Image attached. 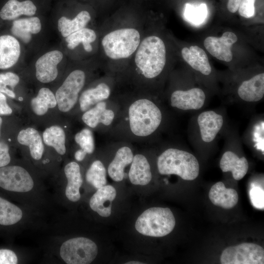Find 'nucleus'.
<instances>
[{
  "label": "nucleus",
  "mask_w": 264,
  "mask_h": 264,
  "mask_svg": "<svg viewBox=\"0 0 264 264\" xmlns=\"http://www.w3.org/2000/svg\"><path fill=\"white\" fill-rule=\"evenodd\" d=\"M149 25L138 16L114 17L100 25L98 59L104 72L118 78L138 48Z\"/></svg>",
  "instance_id": "nucleus-1"
},
{
  "label": "nucleus",
  "mask_w": 264,
  "mask_h": 264,
  "mask_svg": "<svg viewBox=\"0 0 264 264\" xmlns=\"http://www.w3.org/2000/svg\"><path fill=\"white\" fill-rule=\"evenodd\" d=\"M167 51L164 41L150 31L148 25L141 42L125 70L118 78L120 85L150 94L152 83L165 70Z\"/></svg>",
  "instance_id": "nucleus-2"
},
{
  "label": "nucleus",
  "mask_w": 264,
  "mask_h": 264,
  "mask_svg": "<svg viewBox=\"0 0 264 264\" xmlns=\"http://www.w3.org/2000/svg\"><path fill=\"white\" fill-rule=\"evenodd\" d=\"M126 100V105L121 108L114 124L116 127L120 126L126 138L145 140L161 126L162 112L149 93L132 90V94Z\"/></svg>",
  "instance_id": "nucleus-3"
},
{
  "label": "nucleus",
  "mask_w": 264,
  "mask_h": 264,
  "mask_svg": "<svg viewBox=\"0 0 264 264\" xmlns=\"http://www.w3.org/2000/svg\"><path fill=\"white\" fill-rule=\"evenodd\" d=\"M157 166L162 175H175L186 180H193L199 175V165L192 154L176 148H170L158 157Z\"/></svg>",
  "instance_id": "nucleus-4"
},
{
  "label": "nucleus",
  "mask_w": 264,
  "mask_h": 264,
  "mask_svg": "<svg viewBox=\"0 0 264 264\" xmlns=\"http://www.w3.org/2000/svg\"><path fill=\"white\" fill-rule=\"evenodd\" d=\"M175 225V218L170 208L151 207L138 217L135 228L143 235L162 237L170 234Z\"/></svg>",
  "instance_id": "nucleus-5"
},
{
  "label": "nucleus",
  "mask_w": 264,
  "mask_h": 264,
  "mask_svg": "<svg viewBox=\"0 0 264 264\" xmlns=\"http://www.w3.org/2000/svg\"><path fill=\"white\" fill-rule=\"evenodd\" d=\"M98 247L90 239L77 237L69 239L63 243L60 254L67 264H89L96 258Z\"/></svg>",
  "instance_id": "nucleus-6"
},
{
  "label": "nucleus",
  "mask_w": 264,
  "mask_h": 264,
  "mask_svg": "<svg viewBox=\"0 0 264 264\" xmlns=\"http://www.w3.org/2000/svg\"><path fill=\"white\" fill-rule=\"evenodd\" d=\"M86 78V72L81 68L75 69L68 74L55 94L57 105L61 111L66 112L73 108L85 85Z\"/></svg>",
  "instance_id": "nucleus-7"
},
{
  "label": "nucleus",
  "mask_w": 264,
  "mask_h": 264,
  "mask_svg": "<svg viewBox=\"0 0 264 264\" xmlns=\"http://www.w3.org/2000/svg\"><path fill=\"white\" fill-rule=\"evenodd\" d=\"M119 84L116 78L111 74L104 72L93 87L81 93L78 101L80 109L84 112L95 105L114 97Z\"/></svg>",
  "instance_id": "nucleus-8"
},
{
  "label": "nucleus",
  "mask_w": 264,
  "mask_h": 264,
  "mask_svg": "<svg viewBox=\"0 0 264 264\" xmlns=\"http://www.w3.org/2000/svg\"><path fill=\"white\" fill-rule=\"evenodd\" d=\"M114 97L99 102L85 111L82 116L83 122L91 129L100 126L104 129L112 127L121 108Z\"/></svg>",
  "instance_id": "nucleus-9"
},
{
  "label": "nucleus",
  "mask_w": 264,
  "mask_h": 264,
  "mask_svg": "<svg viewBox=\"0 0 264 264\" xmlns=\"http://www.w3.org/2000/svg\"><path fill=\"white\" fill-rule=\"evenodd\" d=\"M220 261L222 264H263L264 250L255 243H242L225 248Z\"/></svg>",
  "instance_id": "nucleus-10"
},
{
  "label": "nucleus",
  "mask_w": 264,
  "mask_h": 264,
  "mask_svg": "<svg viewBox=\"0 0 264 264\" xmlns=\"http://www.w3.org/2000/svg\"><path fill=\"white\" fill-rule=\"evenodd\" d=\"M0 187L9 191L24 193L33 189L34 181L23 167L5 166L0 167Z\"/></svg>",
  "instance_id": "nucleus-11"
},
{
  "label": "nucleus",
  "mask_w": 264,
  "mask_h": 264,
  "mask_svg": "<svg viewBox=\"0 0 264 264\" xmlns=\"http://www.w3.org/2000/svg\"><path fill=\"white\" fill-rule=\"evenodd\" d=\"M237 40L238 37L234 33L227 31L220 37H207L203 44L206 49L213 57L219 60L229 62L233 59L231 47Z\"/></svg>",
  "instance_id": "nucleus-12"
},
{
  "label": "nucleus",
  "mask_w": 264,
  "mask_h": 264,
  "mask_svg": "<svg viewBox=\"0 0 264 264\" xmlns=\"http://www.w3.org/2000/svg\"><path fill=\"white\" fill-rule=\"evenodd\" d=\"M204 92L194 88L186 90H175L170 95L171 107L183 110H197L201 109L205 101Z\"/></svg>",
  "instance_id": "nucleus-13"
},
{
  "label": "nucleus",
  "mask_w": 264,
  "mask_h": 264,
  "mask_svg": "<svg viewBox=\"0 0 264 264\" xmlns=\"http://www.w3.org/2000/svg\"><path fill=\"white\" fill-rule=\"evenodd\" d=\"M63 58L62 52L57 50L48 52L41 56L35 64L37 80L43 83L54 81L58 76L57 65Z\"/></svg>",
  "instance_id": "nucleus-14"
},
{
  "label": "nucleus",
  "mask_w": 264,
  "mask_h": 264,
  "mask_svg": "<svg viewBox=\"0 0 264 264\" xmlns=\"http://www.w3.org/2000/svg\"><path fill=\"white\" fill-rule=\"evenodd\" d=\"M202 140L206 143L213 141L221 129L223 119L221 115L213 110L201 112L198 117Z\"/></svg>",
  "instance_id": "nucleus-15"
},
{
  "label": "nucleus",
  "mask_w": 264,
  "mask_h": 264,
  "mask_svg": "<svg viewBox=\"0 0 264 264\" xmlns=\"http://www.w3.org/2000/svg\"><path fill=\"white\" fill-rule=\"evenodd\" d=\"M116 196V191L111 185H105L97 189L90 199V208L102 217H108L111 213L112 202Z\"/></svg>",
  "instance_id": "nucleus-16"
},
{
  "label": "nucleus",
  "mask_w": 264,
  "mask_h": 264,
  "mask_svg": "<svg viewBox=\"0 0 264 264\" xmlns=\"http://www.w3.org/2000/svg\"><path fill=\"white\" fill-rule=\"evenodd\" d=\"M116 151L114 158L108 167V173L114 181H121L124 177L126 166L131 164L134 156L128 144H123Z\"/></svg>",
  "instance_id": "nucleus-17"
},
{
  "label": "nucleus",
  "mask_w": 264,
  "mask_h": 264,
  "mask_svg": "<svg viewBox=\"0 0 264 264\" xmlns=\"http://www.w3.org/2000/svg\"><path fill=\"white\" fill-rule=\"evenodd\" d=\"M129 171L131 182L136 185H146L152 178L150 163L146 157L141 154L134 155Z\"/></svg>",
  "instance_id": "nucleus-18"
},
{
  "label": "nucleus",
  "mask_w": 264,
  "mask_h": 264,
  "mask_svg": "<svg viewBox=\"0 0 264 264\" xmlns=\"http://www.w3.org/2000/svg\"><path fill=\"white\" fill-rule=\"evenodd\" d=\"M21 54L18 41L14 37L5 35L0 36V69H7L13 66Z\"/></svg>",
  "instance_id": "nucleus-19"
},
{
  "label": "nucleus",
  "mask_w": 264,
  "mask_h": 264,
  "mask_svg": "<svg viewBox=\"0 0 264 264\" xmlns=\"http://www.w3.org/2000/svg\"><path fill=\"white\" fill-rule=\"evenodd\" d=\"M237 92L239 97L244 101L255 102L261 100L264 95V73L257 74L242 82Z\"/></svg>",
  "instance_id": "nucleus-20"
},
{
  "label": "nucleus",
  "mask_w": 264,
  "mask_h": 264,
  "mask_svg": "<svg viewBox=\"0 0 264 264\" xmlns=\"http://www.w3.org/2000/svg\"><path fill=\"white\" fill-rule=\"evenodd\" d=\"M209 198L213 204L226 209L233 208L239 199L237 191L226 188L222 182H217L211 187Z\"/></svg>",
  "instance_id": "nucleus-21"
},
{
  "label": "nucleus",
  "mask_w": 264,
  "mask_h": 264,
  "mask_svg": "<svg viewBox=\"0 0 264 264\" xmlns=\"http://www.w3.org/2000/svg\"><path fill=\"white\" fill-rule=\"evenodd\" d=\"M181 55L184 60L194 69L205 75L211 73L212 69L207 55L203 49L197 45L183 47Z\"/></svg>",
  "instance_id": "nucleus-22"
},
{
  "label": "nucleus",
  "mask_w": 264,
  "mask_h": 264,
  "mask_svg": "<svg viewBox=\"0 0 264 264\" xmlns=\"http://www.w3.org/2000/svg\"><path fill=\"white\" fill-rule=\"evenodd\" d=\"M65 40L67 47L70 50L82 45L86 52L91 53L93 50V44L99 43L98 32L86 27L71 33L65 38Z\"/></svg>",
  "instance_id": "nucleus-23"
},
{
  "label": "nucleus",
  "mask_w": 264,
  "mask_h": 264,
  "mask_svg": "<svg viewBox=\"0 0 264 264\" xmlns=\"http://www.w3.org/2000/svg\"><path fill=\"white\" fill-rule=\"evenodd\" d=\"M64 172L67 180L66 196L69 200L76 202L81 198L80 188L83 183L80 166L76 162H70L66 165Z\"/></svg>",
  "instance_id": "nucleus-24"
},
{
  "label": "nucleus",
  "mask_w": 264,
  "mask_h": 264,
  "mask_svg": "<svg viewBox=\"0 0 264 264\" xmlns=\"http://www.w3.org/2000/svg\"><path fill=\"white\" fill-rule=\"evenodd\" d=\"M220 166L223 172H231L236 180L242 179L246 174L248 163L245 157H239L231 151L225 152L220 160Z\"/></svg>",
  "instance_id": "nucleus-25"
},
{
  "label": "nucleus",
  "mask_w": 264,
  "mask_h": 264,
  "mask_svg": "<svg viewBox=\"0 0 264 264\" xmlns=\"http://www.w3.org/2000/svg\"><path fill=\"white\" fill-rule=\"evenodd\" d=\"M36 10L31 0H8L0 10V17L3 20H13L21 15L33 16Z\"/></svg>",
  "instance_id": "nucleus-26"
},
{
  "label": "nucleus",
  "mask_w": 264,
  "mask_h": 264,
  "mask_svg": "<svg viewBox=\"0 0 264 264\" xmlns=\"http://www.w3.org/2000/svg\"><path fill=\"white\" fill-rule=\"evenodd\" d=\"M17 140L21 144L29 147L33 159L38 160L42 157L44 146L42 137L36 129L29 127L22 130L18 133Z\"/></svg>",
  "instance_id": "nucleus-27"
},
{
  "label": "nucleus",
  "mask_w": 264,
  "mask_h": 264,
  "mask_svg": "<svg viewBox=\"0 0 264 264\" xmlns=\"http://www.w3.org/2000/svg\"><path fill=\"white\" fill-rule=\"evenodd\" d=\"M40 19L37 17L20 19L13 22L11 32L24 43H28L31 39V34H37L41 30Z\"/></svg>",
  "instance_id": "nucleus-28"
},
{
  "label": "nucleus",
  "mask_w": 264,
  "mask_h": 264,
  "mask_svg": "<svg viewBox=\"0 0 264 264\" xmlns=\"http://www.w3.org/2000/svg\"><path fill=\"white\" fill-rule=\"evenodd\" d=\"M91 20L89 12L83 10L72 19L65 16L61 17L58 21V29L62 36L66 38L71 33L86 27Z\"/></svg>",
  "instance_id": "nucleus-29"
},
{
  "label": "nucleus",
  "mask_w": 264,
  "mask_h": 264,
  "mask_svg": "<svg viewBox=\"0 0 264 264\" xmlns=\"http://www.w3.org/2000/svg\"><path fill=\"white\" fill-rule=\"evenodd\" d=\"M57 105L55 95L48 88H41L36 97L32 99L31 107L37 115L45 114L49 108H54Z\"/></svg>",
  "instance_id": "nucleus-30"
},
{
  "label": "nucleus",
  "mask_w": 264,
  "mask_h": 264,
  "mask_svg": "<svg viewBox=\"0 0 264 264\" xmlns=\"http://www.w3.org/2000/svg\"><path fill=\"white\" fill-rule=\"evenodd\" d=\"M43 138L45 145L53 147L59 154H65L66 134L62 127L54 125L46 128L43 132Z\"/></svg>",
  "instance_id": "nucleus-31"
},
{
  "label": "nucleus",
  "mask_w": 264,
  "mask_h": 264,
  "mask_svg": "<svg viewBox=\"0 0 264 264\" xmlns=\"http://www.w3.org/2000/svg\"><path fill=\"white\" fill-rule=\"evenodd\" d=\"M22 217V210L14 204L0 197V224L9 226L20 221Z\"/></svg>",
  "instance_id": "nucleus-32"
},
{
  "label": "nucleus",
  "mask_w": 264,
  "mask_h": 264,
  "mask_svg": "<svg viewBox=\"0 0 264 264\" xmlns=\"http://www.w3.org/2000/svg\"><path fill=\"white\" fill-rule=\"evenodd\" d=\"M107 172L103 163L99 160L94 161L86 174L87 181L96 189L107 184Z\"/></svg>",
  "instance_id": "nucleus-33"
},
{
  "label": "nucleus",
  "mask_w": 264,
  "mask_h": 264,
  "mask_svg": "<svg viewBox=\"0 0 264 264\" xmlns=\"http://www.w3.org/2000/svg\"><path fill=\"white\" fill-rule=\"evenodd\" d=\"M75 142L80 149L87 154H91L95 150V142L92 131L88 128H84L75 135Z\"/></svg>",
  "instance_id": "nucleus-34"
},
{
  "label": "nucleus",
  "mask_w": 264,
  "mask_h": 264,
  "mask_svg": "<svg viewBox=\"0 0 264 264\" xmlns=\"http://www.w3.org/2000/svg\"><path fill=\"white\" fill-rule=\"evenodd\" d=\"M19 81V76L14 73L8 72L0 73V91L14 98L15 94L14 89Z\"/></svg>",
  "instance_id": "nucleus-35"
},
{
  "label": "nucleus",
  "mask_w": 264,
  "mask_h": 264,
  "mask_svg": "<svg viewBox=\"0 0 264 264\" xmlns=\"http://www.w3.org/2000/svg\"><path fill=\"white\" fill-rule=\"evenodd\" d=\"M207 13L206 5L202 3L200 5L186 4L184 9V16L189 21L195 23L202 22Z\"/></svg>",
  "instance_id": "nucleus-36"
},
{
  "label": "nucleus",
  "mask_w": 264,
  "mask_h": 264,
  "mask_svg": "<svg viewBox=\"0 0 264 264\" xmlns=\"http://www.w3.org/2000/svg\"><path fill=\"white\" fill-rule=\"evenodd\" d=\"M251 202L257 209L264 210V190L260 187L253 186L249 192Z\"/></svg>",
  "instance_id": "nucleus-37"
},
{
  "label": "nucleus",
  "mask_w": 264,
  "mask_h": 264,
  "mask_svg": "<svg viewBox=\"0 0 264 264\" xmlns=\"http://www.w3.org/2000/svg\"><path fill=\"white\" fill-rule=\"evenodd\" d=\"M255 0H242L238 11L239 14L245 18H250L255 15Z\"/></svg>",
  "instance_id": "nucleus-38"
},
{
  "label": "nucleus",
  "mask_w": 264,
  "mask_h": 264,
  "mask_svg": "<svg viewBox=\"0 0 264 264\" xmlns=\"http://www.w3.org/2000/svg\"><path fill=\"white\" fill-rule=\"evenodd\" d=\"M18 261L16 254L12 250L0 249V264H16Z\"/></svg>",
  "instance_id": "nucleus-39"
},
{
  "label": "nucleus",
  "mask_w": 264,
  "mask_h": 264,
  "mask_svg": "<svg viewBox=\"0 0 264 264\" xmlns=\"http://www.w3.org/2000/svg\"><path fill=\"white\" fill-rule=\"evenodd\" d=\"M10 159L8 145L2 141H0V167L8 165L10 162Z\"/></svg>",
  "instance_id": "nucleus-40"
},
{
  "label": "nucleus",
  "mask_w": 264,
  "mask_h": 264,
  "mask_svg": "<svg viewBox=\"0 0 264 264\" xmlns=\"http://www.w3.org/2000/svg\"><path fill=\"white\" fill-rule=\"evenodd\" d=\"M12 113V110L6 102L5 95L0 91V114L9 115Z\"/></svg>",
  "instance_id": "nucleus-41"
},
{
  "label": "nucleus",
  "mask_w": 264,
  "mask_h": 264,
  "mask_svg": "<svg viewBox=\"0 0 264 264\" xmlns=\"http://www.w3.org/2000/svg\"><path fill=\"white\" fill-rule=\"evenodd\" d=\"M242 0H229L227 4L228 10L231 13H235L238 10Z\"/></svg>",
  "instance_id": "nucleus-42"
},
{
  "label": "nucleus",
  "mask_w": 264,
  "mask_h": 264,
  "mask_svg": "<svg viewBox=\"0 0 264 264\" xmlns=\"http://www.w3.org/2000/svg\"><path fill=\"white\" fill-rule=\"evenodd\" d=\"M87 154L81 149H79L76 151L74 154V157L78 161L83 160Z\"/></svg>",
  "instance_id": "nucleus-43"
},
{
  "label": "nucleus",
  "mask_w": 264,
  "mask_h": 264,
  "mask_svg": "<svg viewBox=\"0 0 264 264\" xmlns=\"http://www.w3.org/2000/svg\"><path fill=\"white\" fill-rule=\"evenodd\" d=\"M126 264H143V262L136 261H129L125 263Z\"/></svg>",
  "instance_id": "nucleus-44"
},
{
  "label": "nucleus",
  "mask_w": 264,
  "mask_h": 264,
  "mask_svg": "<svg viewBox=\"0 0 264 264\" xmlns=\"http://www.w3.org/2000/svg\"><path fill=\"white\" fill-rule=\"evenodd\" d=\"M2 118L0 117V129H1V126L2 125Z\"/></svg>",
  "instance_id": "nucleus-45"
}]
</instances>
